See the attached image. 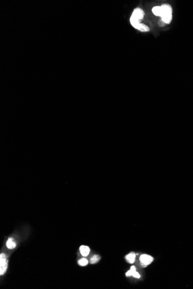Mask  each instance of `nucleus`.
<instances>
[{"label": "nucleus", "mask_w": 193, "mask_h": 289, "mask_svg": "<svg viewBox=\"0 0 193 289\" xmlns=\"http://www.w3.org/2000/svg\"><path fill=\"white\" fill-rule=\"evenodd\" d=\"M7 246L8 249H12L16 247V243L12 240V238H9L7 242Z\"/></svg>", "instance_id": "9"}, {"label": "nucleus", "mask_w": 193, "mask_h": 289, "mask_svg": "<svg viewBox=\"0 0 193 289\" xmlns=\"http://www.w3.org/2000/svg\"><path fill=\"white\" fill-rule=\"evenodd\" d=\"M135 28L141 31H142V32H147V31H149L150 29L146 25L144 24H141V23H138V24H136V25H135L134 27Z\"/></svg>", "instance_id": "6"}, {"label": "nucleus", "mask_w": 193, "mask_h": 289, "mask_svg": "<svg viewBox=\"0 0 193 289\" xmlns=\"http://www.w3.org/2000/svg\"><path fill=\"white\" fill-rule=\"evenodd\" d=\"M135 257H136L135 253H134V252H131V253H129L128 254H127L126 256V260H127V262L129 263L133 264V263H134L135 262Z\"/></svg>", "instance_id": "7"}, {"label": "nucleus", "mask_w": 193, "mask_h": 289, "mask_svg": "<svg viewBox=\"0 0 193 289\" xmlns=\"http://www.w3.org/2000/svg\"><path fill=\"white\" fill-rule=\"evenodd\" d=\"M135 271H136V268H135V266H134V265H133V266H131L130 270H129V271H128V272H127L126 274V277H130V276H132L133 273H134V272H135Z\"/></svg>", "instance_id": "12"}, {"label": "nucleus", "mask_w": 193, "mask_h": 289, "mask_svg": "<svg viewBox=\"0 0 193 289\" xmlns=\"http://www.w3.org/2000/svg\"><path fill=\"white\" fill-rule=\"evenodd\" d=\"M101 257L99 255H94L90 259V263L91 264H96L97 262H99L100 260Z\"/></svg>", "instance_id": "10"}, {"label": "nucleus", "mask_w": 193, "mask_h": 289, "mask_svg": "<svg viewBox=\"0 0 193 289\" xmlns=\"http://www.w3.org/2000/svg\"><path fill=\"white\" fill-rule=\"evenodd\" d=\"M88 260L85 259V258H83V259H81L79 260L78 262V264L79 265H81V266H86V265H87L88 264Z\"/></svg>", "instance_id": "11"}, {"label": "nucleus", "mask_w": 193, "mask_h": 289, "mask_svg": "<svg viewBox=\"0 0 193 289\" xmlns=\"http://www.w3.org/2000/svg\"><path fill=\"white\" fill-rule=\"evenodd\" d=\"M79 251H80V252L81 253V254L84 257L87 256L90 252V249L89 247L87 246H85V245L81 246V247L79 248Z\"/></svg>", "instance_id": "5"}, {"label": "nucleus", "mask_w": 193, "mask_h": 289, "mask_svg": "<svg viewBox=\"0 0 193 289\" xmlns=\"http://www.w3.org/2000/svg\"><path fill=\"white\" fill-rule=\"evenodd\" d=\"M0 275H3L6 272L8 267L7 259L4 253H1L0 255Z\"/></svg>", "instance_id": "3"}, {"label": "nucleus", "mask_w": 193, "mask_h": 289, "mask_svg": "<svg viewBox=\"0 0 193 289\" xmlns=\"http://www.w3.org/2000/svg\"><path fill=\"white\" fill-rule=\"evenodd\" d=\"M139 260H140V262L142 265H144V266H147V265H149L150 264H151L153 262L154 259H153V257H152L151 256L144 254H142Z\"/></svg>", "instance_id": "4"}, {"label": "nucleus", "mask_w": 193, "mask_h": 289, "mask_svg": "<svg viewBox=\"0 0 193 289\" xmlns=\"http://www.w3.org/2000/svg\"><path fill=\"white\" fill-rule=\"evenodd\" d=\"M162 15L161 20L167 24L171 22L172 19V7L168 4H164L161 6Z\"/></svg>", "instance_id": "1"}, {"label": "nucleus", "mask_w": 193, "mask_h": 289, "mask_svg": "<svg viewBox=\"0 0 193 289\" xmlns=\"http://www.w3.org/2000/svg\"><path fill=\"white\" fill-rule=\"evenodd\" d=\"M152 12L153 13L156 15L157 16H161L162 15V11H161V6H157L155 7L152 9Z\"/></svg>", "instance_id": "8"}, {"label": "nucleus", "mask_w": 193, "mask_h": 289, "mask_svg": "<svg viewBox=\"0 0 193 289\" xmlns=\"http://www.w3.org/2000/svg\"><path fill=\"white\" fill-rule=\"evenodd\" d=\"M132 276H133V277H134L138 278V279H139V278H140V277H141V275H140V274H139V272H136V271H135V272H134L133 273Z\"/></svg>", "instance_id": "13"}, {"label": "nucleus", "mask_w": 193, "mask_h": 289, "mask_svg": "<svg viewBox=\"0 0 193 289\" xmlns=\"http://www.w3.org/2000/svg\"><path fill=\"white\" fill-rule=\"evenodd\" d=\"M144 12L141 8H138L134 9L130 18V23L133 27H134L138 23H140V21L144 18Z\"/></svg>", "instance_id": "2"}, {"label": "nucleus", "mask_w": 193, "mask_h": 289, "mask_svg": "<svg viewBox=\"0 0 193 289\" xmlns=\"http://www.w3.org/2000/svg\"><path fill=\"white\" fill-rule=\"evenodd\" d=\"M165 24L162 20H160L158 22V24L160 25V26H164V24Z\"/></svg>", "instance_id": "14"}]
</instances>
